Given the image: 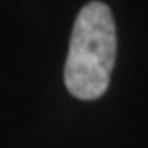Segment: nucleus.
I'll use <instances>...</instances> for the list:
<instances>
[{"label": "nucleus", "instance_id": "1", "mask_svg": "<svg viewBox=\"0 0 148 148\" xmlns=\"http://www.w3.org/2000/svg\"><path fill=\"white\" fill-rule=\"evenodd\" d=\"M117 35L112 10L104 2H88L77 14L64 67L67 90L79 100L100 98L108 90L115 66Z\"/></svg>", "mask_w": 148, "mask_h": 148}]
</instances>
